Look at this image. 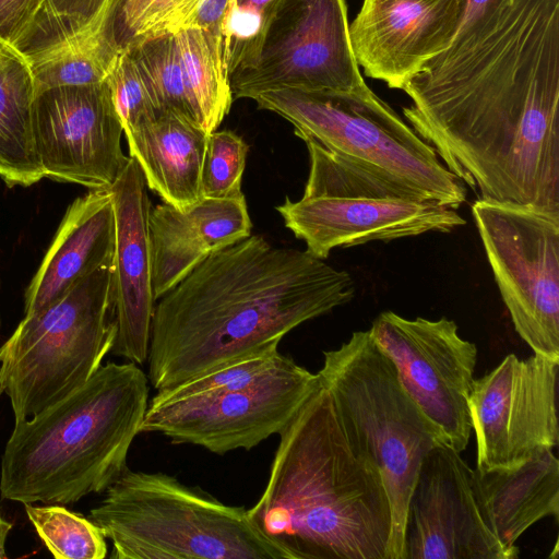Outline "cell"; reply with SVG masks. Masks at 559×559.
I'll return each mask as SVG.
<instances>
[{"label": "cell", "mask_w": 559, "mask_h": 559, "mask_svg": "<svg viewBox=\"0 0 559 559\" xmlns=\"http://www.w3.org/2000/svg\"><path fill=\"white\" fill-rule=\"evenodd\" d=\"M116 218L110 190H90L67 209L24 297L32 314L64 294L78 280L112 266Z\"/></svg>", "instance_id": "obj_20"}, {"label": "cell", "mask_w": 559, "mask_h": 559, "mask_svg": "<svg viewBox=\"0 0 559 559\" xmlns=\"http://www.w3.org/2000/svg\"><path fill=\"white\" fill-rule=\"evenodd\" d=\"M486 524L473 468L445 443L425 456L409 497L403 559H516Z\"/></svg>", "instance_id": "obj_15"}, {"label": "cell", "mask_w": 559, "mask_h": 559, "mask_svg": "<svg viewBox=\"0 0 559 559\" xmlns=\"http://www.w3.org/2000/svg\"><path fill=\"white\" fill-rule=\"evenodd\" d=\"M249 145L230 130L207 135L201 168V194L206 199L245 197L241 180Z\"/></svg>", "instance_id": "obj_32"}, {"label": "cell", "mask_w": 559, "mask_h": 559, "mask_svg": "<svg viewBox=\"0 0 559 559\" xmlns=\"http://www.w3.org/2000/svg\"><path fill=\"white\" fill-rule=\"evenodd\" d=\"M558 369L559 361L539 354H509L474 379L468 407L476 469L514 467L558 445Z\"/></svg>", "instance_id": "obj_13"}, {"label": "cell", "mask_w": 559, "mask_h": 559, "mask_svg": "<svg viewBox=\"0 0 559 559\" xmlns=\"http://www.w3.org/2000/svg\"><path fill=\"white\" fill-rule=\"evenodd\" d=\"M354 296L348 272L307 250L274 247L250 235L209 255L156 300L150 384L167 390L277 348L288 332Z\"/></svg>", "instance_id": "obj_2"}, {"label": "cell", "mask_w": 559, "mask_h": 559, "mask_svg": "<svg viewBox=\"0 0 559 559\" xmlns=\"http://www.w3.org/2000/svg\"><path fill=\"white\" fill-rule=\"evenodd\" d=\"M395 367L399 380L445 444L461 453L472 433L468 397L477 347L453 320L406 319L381 312L369 329Z\"/></svg>", "instance_id": "obj_12"}, {"label": "cell", "mask_w": 559, "mask_h": 559, "mask_svg": "<svg viewBox=\"0 0 559 559\" xmlns=\"http://www.w3.org/2000/svg\"><path fill=\"white\" fill-rule=\"evenodd\" d=\"M310 170L302 198H397L427 200L420 192L390 173L329 151L310 138H304ZM429 201V200H427Z\"/></svg>", "instance_id": "obj_25"}, {"label": "cell", "mask_w": 559, "mask_h": 559, "mask_svg": "<svg viewBox=\"0 0 559 559\" xmlns=\"http://www.w3.org/2000/svg\"><path fill=\"white\" fill-rule=\"evenodd\" d=\"M0 324H1V322H0Z\"/></svg>", "instance_id": "obj_40"}, {"label": "cell", "mask_w": 559, "mask_h": 559, "mask_svg": "<svg viewBox=\"0 0 559 559\" xmlns=\"http://www.w3.org/2000/svg\"><path fill=\"white\" fill-rule=\"evenodd\" d=\"M106 81L123 128V134L135 130L159 115L127 50L118 52Z\"/></svg>", "instance_id": "obj_34"}, {"label": "cell", "mask_w": 559, "mask_h": 559, "mask_svg": "<svg viewBox=\"0 0 559 559\" xmlns=\"http://www.w3.org/2000/svg\"><path fill=\"white\" fill-rule=\"evenodd\" d=\"M317 373L332 395L350 448L381 477L391 511L386 559H403L407 506L419 467L433 447L445 442L406 393L369 330L323 352Z\"/></svg>", "instance_id": "obj_5"}, {"label": "cell", "mask_w": 559, "mask_h": 559, "mask_svg": "<svg viewBox=\"0 0 559 559\" xmlns=\"http://www.w3.org/2000/svg\"><path fill=\"white\" fill-rule=\"evenodd\" d=\"M12 530V523L4 520L0 514V559L7 558L5 542Z\"/></svg>", "instance_id": "obj_38"}, {"label": "cell", "mask_w": 559, "mask_h": 559, "mask_svg": "<svg viewBox=\"0 0 559 559\" xmlns=\"http://www.w3.org/2000/svg\"><path fill=\"white\" fill-rule=\"evenodd\" d=\"M127 51L158 112L170 111L195 123L186 96L175 35L141 41Z\"/></svg>", "instance_id": "obj_30"}, {"label": "cell", "mask_w": 559, "mask_h": 559, "mask_svg": "<svg viewBox=\"0 0 559 559\" xmlns=\"http://www.w3.org/2000/svg\"><path fill=\"white\" fill-rule=\"evenodd\" d=\"M237 3L249 4L265 12H271L277 0H235Z\"/></svg>", "instance_id": "obj_39"}, {"label": "cell", "mask_w": 559, "mask_h": 559, "mask_svg": "<svg viewBox=\"0 0 559 559\" xmlns=\"http://www.w3.org/2000/svg\"><path fill=\"white\" fill-rule=\"evenodd\" d=\"M122 134L106 80L35 94L33 136L48 179L109 190L130 160L121 148Z\"/></svg>", "instance_id": "obj_14"}, {"label": "cell", "mask_w": 559, "mask_h": 559, "mask_svg": "<svg viewBox=\"0 0 559 559\" xmlns=\"http://www.w3.org/2000/svg\"><path fill=\"white\" fill-rule=\"evenodd\" d=\"M276 211L306 250L322 260L338 247L451 233L466 224L452 207L397 198H286Z\"/></svg>", "instance_id": "obj_16"}, {"label": "cell", "mask_w": 559, "mask_h": 559, "mask_svg": "<svg viewBox=\"0 0 559 559\" xmlns=\"http://www.w3.org/2000/svg\"><path fill=\"white\" fill-rule=\"evenodd\" d=\"M110 0H40L32 23L14 44L27 59L95 27Z\"/></svg>", "instance_id": "obj_28"}, {"label": "cell", "mask_w": 559, "mask_h": 559, "mask_svg": "<svg viewBox=\"0 0 559 559\" xmlns=\"http://www.w3.org/2000/svg\"><path fill=\"white\" fill-rule=\"evenodd\" d=\"M245 197L202 198L185 211L170 204L151 207L148 233L155 301L212 253L251 235Z\"/></svg>", "instance_id": "obj_19"}, {"label": "cell", "mask_w": 559, "mask_h": 559, "mask_svg": "<svg viewBox=\"0 0 559 559\" xmlns=\"http://www.w3.org/2000/svg\"><path fill=\"white\" fill-rule=\"evenodd\" d=\"M148 391L139 365L111 361L58 402L15 423L1 456V497L63 506L105 492L128 468Z\"/></svg>", "instance_id": "obj_4"}, {"label": "cell", "mask_w": 559, "mask_h": 559, "mask_svg": "<svg viewBox=\"0 0 559 559\" xmlns=\"http://www.w3.org/2000/svg\"><path fill=\"white\" fill-rule=\"evenodd\" d=\"M319 382L318 373L283 355L246 388L148 405L140 433H162L219 455L251 450L280 435Z\"/></svg>", "instance_id": "obj_11"}, {"label": "cell", "mask_w": 559, "mask_h": 559, "mask_svg": "<svg viewBox=\"0 0 559 559\" xmlns=\"http://www.w3.org/2000/svg\"><path fill=\"white\" fill-rule=\"evenodd\" d=\"M253 100L334 153L379 167L427 200L459 209L463 182L439 160L435 148L368 86L354 91L280 88Z\"/></svg>", "instance_id": "obj_8"}, {"label": "cell", "mask_w": 559, "mask_h": 559, "mask_svg": "<svg viewBox=\"0 0 559 559\" xmlns=\"http://www.w3.org/2000/svg\"><path fill=\"white\" fill-rule=\"evenodd\" d=\"M400 90L413 130L479 199L559 213V0H513Z\"/></svg>", "instance_id": "obj_1"}, {"label": "cell", "mask_w": 559, "mask_h": 559, "mask_svg": "<svg viewBox=\"0 0 559 559\" xmlns=\"http://www.w3.org/2000/svg\"><path fill=\"white\" fill-rule=\"evenodd\" d=\"M348 25L345 0H277L254 62L229 76L234 99L280 88H365Z\"/></svg>", "instance_id": "obj_10"}, {"label": "cell", "mask_w": 559, "mask_h": 559, "mask_svg": "<svg viewBox=\"0 0 559 559\" xmlns=\"http://www.w3.org/2000/svg\"><path fill=\"white\" fill-rule=\"evenodd\" d=\"M175 38L192 117L206 134H211L223 122L234 102L222 60L221 39L199 27L182 28Z\"/></svg>", "instance_id": "obj_24"}, {"label": "cell", "mask_w": 559, "mask_h": 559, "mask_svg": "<svg viewBox=\"0 0 559 559\" xmlns=\"http://www.w3.org/2000/svg\"><path fill=\"white\" fill-rule=\"evenodd\" d=\"M112 266L78 280L39 311L25 314L0 346V395L15 423L25 420L84 384L116 338Z\"/></svg>", "instance_id": "obj_7"}, {"label": "cell", "mask_w": 559, "mask_h": 559, "mask_svg": "<svg viewBox=\"0 0 559 559\" xmlns=\"http://www.w3.org/2000/svg\"><path fill=\"white\" fill-rule=\"evenodd\" d=\"M472 214L515 331L559 361V213L478 198Z\"/></svg>", "instance_id": "obj_9"}, {"label": "cell", "mask_w": 559, "mask_h": 559, "mask_svg": "<svg viewBox=\"0 0 559 559\" xmlns=\"http://www.w3.org/2000/svg\"><path fill=\"white\" fill-rule=\"evenodd\" d=\"M35 94L27 58L0 40V178L9 188L44 178L33 136Z\"/></svg>", "instance_id": "obj_23"}, {"label": "cell", "mask_w": 559, "mask_h": 559, "mask_svg": "<svg viewBox=\"0 0 559 559\" xmlns=\"http://www.w3.org/2000/svg\"><path fill=\"white\" fill-rule=\"evenodd\" d=\"M481 515L508 549L535 523L559 515V461L552 449L537 452L510 468L473 469Z\"/></svg>", "instance_id": "obj_21"}, {"label": "cell", "mask_w": 559, "mask_h": 559, "mask_svg": "<svg viewBox=\"0 0 559 559\" xmlns=\"http://www.w3.org/2000/svg\"><path fill=\"white\" fill-rule=\"evenodd\" d=\"M90 518L115 559H289L247 509L165 473L127 468Z\"/></svg>", "instance_id": "obj_6"}, {"label": "cell", "mask_w": 559, "mask_h": 559, "mask_svg": "<svg viewBox=\"0 0 559 559\" xmlns=\"http://www.w3.org/2000/svg\"><path fill=\"white\" fill-rule=\"evenodd\" d=\"M282 356L277 347L243 357L174 388L156 391L148 405L246 388L263 378Z\"/></svg>", "instance_id": "obj_31"}, {"label": "cell", "mask_w": 559, "mask_h": 559, "mask_svg": "<svg viewBox=\"0 0 559 559\" xmlns=\"http://www.w3.org/2000/svg\"><path fill=\"white\" fill-rule=\"evenodd\" d=\"M270 14L271 12L230 0L219 29L222 60L228 79L254 62Z\"/></svg>", "instance_id": "obj_33"}, {"label": "cell", "mask_w": 559, "mask_h": 559, "mask_svg": "<svg viewBox=\"0 0 559 559\" xmlns=\"http://www.w3.org/2000/svg\"><path fill=\"white\" fill-rule=\"evenodd\" d=\"M116 218L111 353L139 366L147 360L155 307L148 233L151 201L138 163L130 160L109 189Z\"/></svg>", "instance_id": "obj_18"}, {"label": "cell", "mask_w": 559, "mask_h": 559, "mask_svg": "<svg viewBox=\"0 0 559 559\" xmlns=\"http://www.w3.org/2000/svg\"><path fill=\"white\" fill-rule=\"evenodd\" d=\"M24 506L37 535L56 559H104L107 556L106 537L91 519L57 503Z\"/></svg>", "instance_id": "obj_29"}, {"label": "cell", "mask_w": 559, "mask_h": 559, "mask_svg": "<svg viewBox=\"0 0 559 559\" xmlns=\"http://www.w3.org/2000/svg\"><path fill=\"white\" fill-rule=\"evenodd\" d=\"M466 0H364L348 25L352 48L369 78L400 90L453 41Z\"/></svg>", "instance_id": "obj_17"}, {"label": "cell", "mask_w": 559, "mask_h": 559, "mask_svg": "<svg viewBox=\"0 0 559 559\" xmlns=\"http://www.w3.org/2000/svg\"><path fill=\"white\" fill-rule=\"evenodd\" d=\"M230 0H202L189 27H199L219 38V29Z\"/></svg>", "instance_id": "obj_37"}, {"label": "cell", "mask_w": 559, "mask_h": 559, "mask_svg": "<svg viewBox=\"0 0 559 559\" xmlns=\"http://www.w3.org/2000/svg\"><path fill=\"white\" fill-rule=\"evenodd\" d=\"M269 478L248 510L289 559H386L388 496L350 448L321 379L280 432Z\"/></svg>", "instance_id": "obj_3"}, {"label": "cell", "mask_w": 559, "mask_h": 559, "mask_svg": "<svg viewBox=\"0 0 559 559\" xmlns=\"http://www.w3.org/2000/svg\"><path fill=\"white\" fill-rule=\"evenodd\" d=\"M133 158L166 204L185 211L202 199L201 168L207 135L191 120L170 111L124 134Z\"/></svg>", "instance_id": "obj_22"}, {"label": "cell", "mask_w": 559, "mask_h": 559, "mask_svg": "<svg viewBox=\"0 0 559 559\" xmlns=\"http://www.w3.org/2000/svg\"><path fill=\"white\" fill-rule=\"evenodd\" d=\"M40 0H0V40L12 46L33 21Z\"/></svg>", "instance_id": "obj_36"}, {"label": "cell", "mask_w": 559, "mask_h": 559, "mask_svg": "<svg viewBox=\"0 0 559 559\" xmlns=\"http://www.w3.org/2000/svg\"><path fill=\"white\" fill-rule=\"evenodd\" d=\"M202 0H110L100 23L118 51L189 27Z\"/></svg>", "instance_id": "obj_27"}, {"label": "cell", "mask_w": 559, "mask_h": 559, "mask_svg": "<svg viewBox=\"0 0 559 559\" xmlns=\"http://www.w3.org/2000/svg\"><path fill=\"white\" fill-rule=\"evenodd\" d=\"M102 20L72 40L27 59L36 93L51 87L97 84L106 80L118 51L103 35Z\"/></svg>", "instance_id": "obj_26"}, {"label": "cell", "mask_w": 559, "mask_h": 559, "mask_svg": "<svg viewBox=\"0 0 559 559\" xmlns=\"http://www.w3.org/2000/svg\"><path fill=\"white\" fill-rule=\"evenodd\" d=\"M512 1L466 0L464 15L453 41H462L490 29Z\"/></svg>", "instance_id": "obj_35"}]
</instances>
